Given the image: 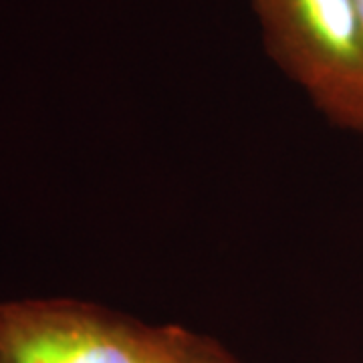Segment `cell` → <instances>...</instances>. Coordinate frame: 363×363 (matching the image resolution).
Segmentation results:
<instances>
[{"label":"cell","mask_w":363,"mask_h":363,"mask_svg":"<svg viewBox=\"0 0 363 363\" xmlns=\"http://www.w3.org/2000/svg\"><path fill=\"white\" fill-rule=\"evenodd\" d=\"M357 4V13H359V18H362V26H363V0H355Z\"/></svg>","instance_id":"3"},{"label":"cell","mask_w":363,"mask_h":363,"mask_svg":"<svg viewBox=\"0 0 363 363\" xmlns=\"http://www.w3.org/2000/svg\"><path fill=\"white\" fill-rule=\"evenodd\" d=\"M0 363H250L182 323L81 298L0 301Z\"/></svg>","instance_id":"1"},{"label":"cell","mask_w":363,"mask_h":363,"mask_svg":"<svg viewBox=\"0 0 363 363\" xmlns=\"http://www.w3.org/2000/svg\"><path fill=\"white\" fill-rule=\"evenodd\" d=\"M264 51L327 123L363 133V26L355 0H248Z\"/></svg>","instance_id":"2"}]
</instances>
